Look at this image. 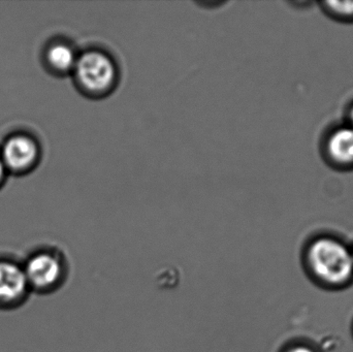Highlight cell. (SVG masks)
I'll return each mask as SVG.
<instances>
[{"label":"cell","mask_w":353,"mask_h":352,"mask_svg":"<svg viewBox=\"0 0 353 352\" xmlns=\"http://www.w3.org/2000/svg\"><path fill=\"white\" fill-rule=\"evenodd\" d=\"M72 79L77 89L90 99L110 96L120 82V66L115 56L101 47L80 51Z\"/></svg>","instance_id":"obj_1"},{"label":"cell","mask_w":353,"mask_h":352,"mask_svg":"<svg viewBox=\"0 0 353 352\" xmlns=\"http://www.w3.org/2000/svg\"><path fill=\"white\" fill-rule=\"evenodd\" d=\"M308 264L319 280L341 285L353 277L352 250L333 238H319L308 250Z\"/></svg>","instance_id":"obj_2"},{"label":"cell","mask_w":353,"mask_h":352,"mask_svg":"<svg viewBox=\"0 0 353 352\" xmlns=\"http://www.w3.org/2000/svg\"><path fill=\"white\" fill-rule=\"evenodd\" d=\"M0 157L8 174L25 175L39 165L41 158V144L30 134L14 132L2 143Z\"/></svg>","instance_id":"obj_3"},{"label":"cell","mask_w":353,"mask_h":352,"mask_svg":"<svg viewBox=\"0 0 353 352\" xmlns=\"http://www.w3.org/2000/svg\"><path fill=\"white\" fill-rule=\"evenodd\" d=\"M29 289L49 291L56 289L64 276V265L57 253L39 252L27 260L24 268Z\"/></svg>","instance_id":"obj_4"},{"label":"cell","mask_w":353,"mask_h":352,"mask_svg":"<svg viewBox=\"0 0 353 352\" xmlns=\"http://www.w3.org/2000/svg\"><path fill=\"white\" fill-rule=\"evenodd\" d=\"M80 51L74 43L65 39H56L46 45L43 61L46 68L57 76L72 74Z\"/></svg>","instance_id":"obj_5"},{"label":"cell","mask_w":353,"mask_h":352,"mask_svg":"<svg viewBox=\"0 0 353 352\" xmlns=\"http://www.w3.org/2000/svg\"><path fill=\"white\" fill-rule=\"evenodd\" d=\"M28 289L24 269L16 262L0 260V305L12 306L19 303Z\"/></svg>","instance_id":"obj_6"},{"label":"cell","mask_w":353,"mask_h":352,"mask_svg":"<svg viewBox=\"0 0 353 352\" xmlns=\"http://www.w3.org/2000/svg\"><path fill=\"white\" fill-rule=\"evenodd\" d=\"M329 156L338 165H353V126L334 130L327 142Z\"/></svg>","instance_id":"obj_7"},{"label":"cell","mask_w":353,"mask_h":352,"mask_svg":"<svg viewBox=\"0 0 353 352\" xmlns=\"http://www.w3.org/2000/svg\"><path fill=\"white\" fill-rule=\"evenodd\" d=\"M325 6L334 16L342 19L353 18V1H329Z\"/></svg>","instance_id":"obj_8"},{"label":"cell","mask_w":353,"mask_h":352,"mask_svg":"<svg viewBox=\"0 0 353 352\" xmlns=\"http://www.w3.org/2000/svg\"><path fill=\"white\" fill-rule=\"evenodd\" d=\"M8 175V173L6 172V167H4L3 163H2L1 161V157H0V188L3 186L4 182H6Z\"/></svg>","instance_id":"obj_9"},{"label":"cell","mask_w":353,"mask_h":352,"mask_svg":"<svg viewBox=\"0 0 353 352\" xmlns=\"http://www.w3.org/2000/svg\"><path fill=\"white\" fill-rule=\"evenodd\" d=\"M288 352H314V351L311 349L310 347L301 345V346H294V349H290Z\"/></svg>","instance_id":"obj_10"},{"label":"cell","mask_w":353,"mask_h":352,"mask_svg":"<svg viewBox=\"0 0 353 352\" xmlns=\"http://www.w3.org/2000/svg\"><path fill=\"white\" fill-rule=\"evenodd\" d=\"M350 120H352V126H353V107H352V109L350 110Z\"/></svg>","instance_id":"obj_11"},{"label":"cell","mask_w":353,"mask_h":352,"mask_svg":"<svg viewBox=\"0 0 353 352\" xmlns=\"http://www.w3.org/2000/svg\"><path fill=\"white\" fill-rule=\"evenodd\" d=\"M352 258H353V251H352Z\"/></svg>","instance_id":"obj_12"}]
</instances>
